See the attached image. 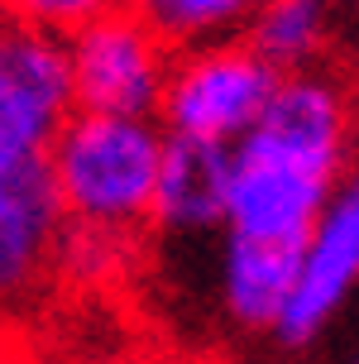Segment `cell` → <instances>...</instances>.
Segmentation results:
<instances>
[{
    "instance_id": "cell-1",
    "label": "cell",
    "mask_w": 359,
    "mask_h": 364,
    "mask_svg": "<svg viewBox=\"0 0 359 364\" xmlns=\"http://www.w3.org/2000/svg\"><path fill=\"white\" fill-rule=\"evenodd\" d=\"M350 144L345 91L321 73H287L230 159V235L302 245L341 187Z\"/></svg>"
},
{
    "instance_id": "cell-2",
    "label": "cell",
    "mask_w": 359,
    "mask_h": 364,
    "mask_svg": "<svg viewBox=\"0 0 359 364\" xmlns=\"http://www.w3.org/2000/svg\"><path fill=\"white\" fill-rule=\"evenodd\" d=\"M168 134L154 115L77 110L48 149L63 211L77 230L125 235L154 220Z\"/></svg>"
},
{
    "instance_id": "cell-3",
    "label": "cell",
    "mask_w": 359,
    "mask_h": 364,
    "mask_svg": "<svg viewBox=\"0 0 359 364\" xmlns=\"http://www.w3.org/2000/svg\"><path fill=\"white\" fill-rule=\"evenodd\" d=\"M278 82L283 73L254 43H235V38L197 43L173 63L159 115L168 134L235 149L269 110Z\"/></svg>"
},
{
    "instance_id": "cell-4",
    "label": "cell",
    "mask_w": 359,
    "mask_h": 364,
    "mask_svg": "<svg viewBox=\"0 0 359 364\" xmlns=\"http://www.w3.org/2000/svg\"><path fill=\"white\" fill-rule=\"evenodd\" d=\"M77 110L159 115L168 91V38L134 10H110L68 38Z\"/></svg>"
},
{
    "instance_id": "cell-5",
    "label": "cell",
    "mask_w": 359,
    "mask_h": 364,
    "mask_svg": "<svg viewBox=\"0 0 359 364\" xmlns=\"http://www.w3.org/2000/svg\"><path fill=\"white\" fill-rule=\"evenodd\" d=\"M77 115L68 38L24 24L0 29V164L48 159L53 139Z\"/></svg>"
},
{
    "instance_id": "cell-6",
    "label": "cell",
    "mask_w": 359,
    "mask_h": 364,
    "mask_svg": "<svg viewBox=\"0 0 359 364\" xmlns=\"http://www.w3.org/2000/svg\"><path fill=\"white\" fill-rule=\"evenodd\" d=\"M355 288H359V173L341 178L336 197L326 201L311 235L302 240V273H297L292 302H287L273 336L283 346H311L336 321V311L355 297Z\"/></svg>"
},
{
    "instance_id": "cell-7",
    "label": "cell",
    "mask_w": 359,
    "mask_h": 364,
    "mask_svg": "<svg viewBox=\"0 0 359 364\" xmlns=\"http://www.w3.org/2000/svg\"><path fill=\"white\" fill-rule=\"evenodd\" d=\"M63 197L48 159L0 164V307H15L63 255Z\"/></svg>"
},
{
    "instance_id": "cell-8",
    "label": "cell",
    "mask_w": 359,
    "mask_h": 364,
    "mask_svg": "<svg viewBox=\"0 0 359 364\" xmlns=\"http://www.w3.org/2000/svg\"><path fill=\"white\" fill-rule=\"evenodd\" d=\"M302 273V245L287 240H254V235H230L215 259V292L230 321L245 331H278L292 288Z\"/></svg>"
},
{
    "instance_id": "cell-9",
    "label": "cell",
    "mask_w": 359,
    "mask_h": 364,
    "mask_svg": "<svg viewBox=\"0 0 359 364\" xmlns=\"http://www.w3.org/2000/svg\"><path fill=\"white\" fill-rule=\"evenodd\" d=\"M230 144L168 134L154 220L173 235H206L230 216Z\"/></svg>"
},
{
    "instance_id": "cell-10",
    "label": "cell",
    "mask_w": 359,
    "mask_h": 364,
    "mask_svg": "<svg viewBox=\"0 0 359 364\" xmlns=\"http://www.w3.org/2000/svg\"><path fill=\"white\" fill-rule=\"evenodd\" d=\"M331 38V0H264L250 19V43L278 73H311Z\"/></svg>"
},
{
    "instance_id": "cell-11",
    "label": "cell",
    "mask_w": 359,
    "mask_h": 364,
    "mask_svg": "<svg viewBox=\"0 0 359 364\" xmlns=\"http://www.w3.org/2000/svg\"><path fill=\"white\" fill-rule=\"evenodd\" d=\"M264 0H134V15H144L168 43L197 48L230 38L235 29H250Z\"/></svg>"
},
{
    "instance_id": "cell-12",
    "label": "cell",
    "mask_w": 359,
    "mask_h": 364,
    "mask_svg": "<svg viewBox=\"0 0 359 364\" xmlns=\"http://www.w3.org/2000/svg\"><path fill=\"white\" fill-rule=\"evenodd\" d=\"M5 10L15 15V24L38 29L53 38H72L77 29H87L91 19H101L115 10V0H5Z\"/></svg>"
},
{
    "instance_id": "cell-13",
    "label": "cell",
    "mask_w": 359,
    "mask_h": 364,
    "mask_svg": "<svg viewBox=\"0 0 359 364\" xmlns=\"http://www.w3.org/2000/svg\"><path fill=\"white\" fill-rule=\"evenodd\" d=\"M350 364H359V355H355V360H350Z\"/></svg>"
}]
</instances>
